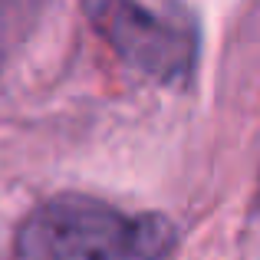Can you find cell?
I'll return each mask as SVG.
<instances>
[{
	"label": "cell",
	"instance_id": "obj_1",
	"mask_svg": "<svg viewBox=\"0 0 260 260\" xmlns=\"http://www.w3.org/2000/svg\"><path fill=\"white\" fill-rule=\"evenodd\" d=\"M178 228L158 211H122L102 198L53 194L20 221L10 260H168Z\"/></svg>",
	"mask_w": 260,
	"mask_h": 260
},
{
	"label": "cell",
	"instance_id": "obj_2",
	"mask_svg": "<svg viewBox=\"0 0 260 260\" xmlns=\"http://www.w3.org/2000/svg\"><path fill=\"white\" fill-rule=\"evenodd\" d=\"M92 30L142 76L165 86H184L198 70L201 30L188 7L139 0L83 4Z\"/></svg>",
	"mask_w": 260,
	"mask_h": 260
}]
</instances>
